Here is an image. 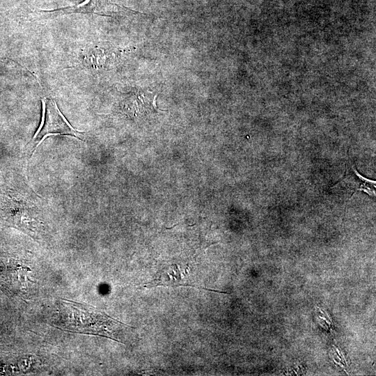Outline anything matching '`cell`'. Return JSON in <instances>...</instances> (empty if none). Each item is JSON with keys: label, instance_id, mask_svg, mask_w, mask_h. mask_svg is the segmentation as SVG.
I'll return each mask as SVG.
<instances>
[{"label": "cell", "instance_id": "cell-1", "mask_svg": "<svg viewBox=\"0 0 376 376\" xmlns=\"http://www.w3.org/2000/svg\"><path fill=\"white\" fill-rule=\"evenodd\" d=\"M55 324L61 329L99 335L118 342L116 336L126 325L93 306L69 300L59 301Z\"/></svg>", "mask_w": 376, "mask_h": 376}, {"label": "cell", "instance_id": "cell-3", "mask_svg": "<svg viewBox=\"0 0 376 376\" xmlns=\"http://www.w3.org/2000/svg\"><path fill=\"white\" fill-rule=\"evenodd\" d=\"M127 11L132 10L113 3L111 0H84L72 6L51 10H40V13L52 15L92 13L106 16L120 15L126 13Z\"/></svg>", "mask_w": 376, "mask_h": 376}, {"label": "cell", "instance_id": "cell-2", "mask_svg": "<svg viewBox=\"0 0 376 376\" xmlns=\"http://www.w3.org/2000/svg\"><path fill=\"white\" fill-rule=\"evenodd\" d=\"M42 117L41 124L34 134L31 145L33 152L48 136L54 135H70L83 139L84 134L75 129L66 120L58 108L54 100L49 98L42 100Z\"/></svg>", "mask_w": 376, "mask_h": 376}, {"label": "cell", "instance_id": "cell-4", "mask_svg": "<svg viewBox=\"0 0 376 376\" xmlns=\"http://www.w3.org/2000/svg\"><path fill=\"white\" fill-rule=\"evenodd\" d=\"M343 177L331 189L350 194V197L358 191H364L370 196H375V181L362 176L356 169L351 160H347Z\"/></svg>", "mask_w": 376, "mask_h": 376}, {"label": "cell", "instance_id": "cell-5", "mask_svg": "<svg viewBox=\"0 0 376 376\" xmlns=\"http://www.w3.org/2000/svg\"><path fill=\"white\" fill-rule=\"evenodd\" d=\"M318 308L320 310V313L321 314L319 315L320 319L322 320V321L324 322L323 324H322V327L325 328V329H327V331H329L330 329H331V328L333 327V324L331 319L329 318V316H328L326 319V317L328 315V314L326 312L323 311L320 308Z\"/></svg>", "mask_w": 376, "mask_h": 376}]
</instances>
